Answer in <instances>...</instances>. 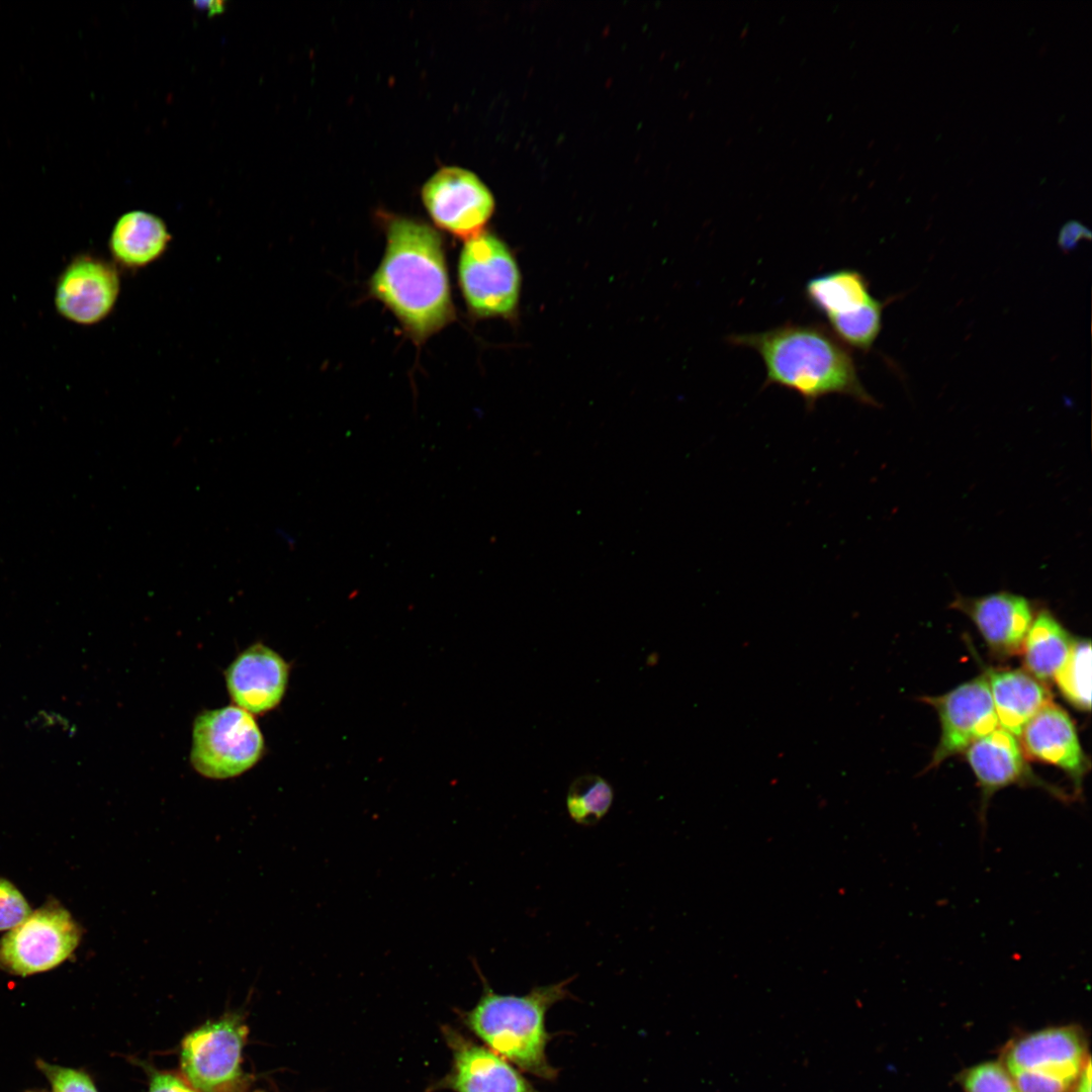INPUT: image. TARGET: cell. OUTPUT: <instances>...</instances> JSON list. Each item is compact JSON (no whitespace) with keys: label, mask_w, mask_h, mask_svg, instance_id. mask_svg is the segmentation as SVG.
<instances>
[{"label":"cell","mask_w":1092,"mask_h":1092,"mask_svg":"<svg viewBox=\"0 0 1092 1092\" xmlns=\"http://www.w3.org/2000/svg\"><path fill=\"white\" fill-rule=\"evenodd\" d=\"M386 247L368 282L417 343L436 334L455 316L443 240L429 224L391 216L385 223Z\"/></svg>","instance_id":"cell-1"},{"label":"cell","mask_w":1092,"mask_h":1092,"mask_svg":"<svg viewBox=\"0 0 1092 1092\" xmlns=\"http://www.w3.org/2000/svg\"><path fill=\"white\" fill-rule=\"evenodd\" d=\"M728 342L756 351L766 371L764 386L797 392L807 410L831 393L879 405L861 384L849 349L824 325L786 323L760 333L734 334Z\"/></svg>","instance_id":"cell-2"},{"label":"cell","mask_w":1092,"mask_h":1092,"mask_svg":"<svg viewBox=\"0 0 1092 1092\" xmlns=\"http://www.w3.org/2000/svg\"><path fill=\"white\" fill-rule=\"evenodd\" d=\"M483 991L476 1005L462 1013L464 1024L488 1049L520 1070L545 1080H553L558 1071L546 1055L551 1036L546 1029V1014L556 1003L572 998L568 985L573 978L537 986L523 996L494 992L480 974Z\"/></svg>","instance_id":"cell-3"},{"label":"cell","mask_w":1092,"mask_h":1092,"mask_svg":"<svg viewBox=\"0 0 1092 1092\" xmlns=\"http://www.w3.org/2000/svg\"><path fill=\"white\" fill-rule=\"evenodd\" d=\"M249 1028L242 1012H226L188 1032L181 1041L182 1076L198 1092H249L244 1070Z\"/></svg>","instance_id":"cell-4"},{"label":"cell","mask_w":1092,"mask_h":1092,"mask_svg":"<svg viewBox=\"0 0 1092 1092\" xmlns=\"http://www.w3.org/2000/svg\"><path fill=\"white\" fill-rule=\"evenodd\" d=\"M263 752L258 724L238 706L204 711L194 720L190 761L205 778L238 777L254 766Z\"/></svg>","instance_id":"cell-5"},{"label":"cell","mask_w":1092,"mask_h":1092,"mask_svg":"<svg viewBox=\"0 0 1092 1092\" xmlns=\"http://www.w3.org/2000/svg\"><path fill=\"white\" fill-rule=\"evenodd\" d=\"M458 280L469 310L477 316L509 315L517 306L519 268L506 244L492 234L483 232L465 241Z\"/></svg>","instance_id":"cell-6"},{"label":"cell","mask_w":1092,"mask_h":1092,"mask_svg":"<svg viewBox=\"0 0 1092 1092\" xmlns=\"http://www.w3.org/2000/svg\"><path fill=\"white\" fill-rule=\"evenodd\" d=\"M82 931L70 912L50 901L0 940V968L18 976L52 970L78 946Z\"/></svg>","instance_id":"cell-7"},{"label":"cell","mask_w":1092,"mask_h":1092,"mask_svg":"<svg viewBox=\"0 0 1092 1092\" xmlns=\"http://www.w3.org/2000/svg\"><path fill=\"white\" fill-rule=\"evenodd\" d=\"M422 199L437 226L464 241L483 233L494 208L487 187L459 167L436 172L424 185Z\"/></svg>","instance_id":"cell-8"},{"label":"cell","mask_w":1092,"mask_h":1092,"mask_svg":"<svg viewBox=\"0 0 1092 1092\" xmlns=\"http://www.w3.org/2000/svg\"><path fill=\"white\" fill-rule=\"evenodd\" d=\"M925 700L937 711L941 725L940 739L929 767L965 752L972 743L999 727L986 674L942 696Z\"/></svg>","instance_id":"cell-9"},{"label":"cell","mask_w":1092,"mask_h":1092,"mask_svg":"<svg viewBox=\"0 0 1092 1092\" xmlns=\"http://www.w3.org/2000/svg\"><path fill=\"white\" fill-rule=\"evenodd\" d=\"M120 291L117 269L91 256L72 261L61 274L55 302L60 314L79 325H93L113 309Z\"/></svg>","instance_id":"cell-10"},{"label":"cell","mask_w":1092,"mask_h":1092,"mask_svg":"<svg viewBox=\"0 0 1092 1092\" xmlns=\"http://www.w3.org/2000/svg\"><path fill=\"white\" fill-rule=\"evenodd\" d=\"M451 1071L436 1087L453 1092H540L506 1059L456 1030L446 1028Z\"/></svg>","instance_id":"cell-11"},{"label":"cell","mask_w":1092,"mask_h":1092,"mask_svg":"<svg viewBox=\"0 0 1092 1092\" xmlns=\"http://www.w3.org/2000/svg\"><path fill=\"white\" fill-rule=\"evenodd\" d=\"M950 607L973 621L996 656L1008 657L1022 651L1033 621L1031 605L1024 597L1009 592L958 597Z\"/></svg>","instance_id":"cell-12"},{"label":"cell","mask_w":1092,"mask_h":1092,"mask_svg":"<svg viewBox=\"0 0 1092 1092\" xmlns=\"http://www.w3.org/2000/svg\"><path fill=\"white\" fill-rule=\"evenodd\" d=\"M1082 1034L1075 1027L1039 1030L1013 1041L1004 1054L1008 1073L1033 1072L1073 1084L1085 1062Z\"/></svg>","instance_id":"cell-13"},{"label":"cell","mask_w":1092,"mask_h":1092,"mask_svg":"<svg viewBox=\"0 0 1092 1092\" xmlns=\"http://www.w3.org/2000/svg\"><path fill=\"white\" fill-rule=\"evenodd\" d=\"M289 667L274 650L256 643L241 652L225 670L228 692L243 710L262 714L282 700Z\"/></svg>","instance_id":"cell-14"},{"label":"cell","mask_w":1092,"mask_h":1092,"mask_svg":"<svg viewBox=\"0 0 1092 1092\" xmlns=\"http://www.w3.org/2000/svg\"><path fill=\"white\" fill-rule=\"evenodd\" d=\"M1019 737L1025 757L1058 766L1081 789L1088 760L1065 710L1050 703L1028 721Z\"/></svg>","instance_id":"cell-15"},{"label":"cell","mask_w":1092,"mask_h":1092,"mask_svg":"<svg viewBox=\"0 0 1092 1092\" xmlns=\"http://www.w3.org/2000/svg\"><path fill=\"white\" fill-rule=\"evenodd\" d=\"M965 753L982 792V824L991 796L1010 785L1031 783L1043 787L1061 799L1065 798L1061 791L1036 781L1027 768L1017 739L1000 726L972 743Z\"/></svg>","instance_id":"cell-16"},{"label":"cell","mask_w":1092,"mask_h":1092,"mask_svg":"<svg viewBox=\"0 0 1092 1092\" xmlns=\"http://www.w3.org/2000/svg\"><path fill=\"white\" fill-rule=\"evenodd\" d=\"M999 726L1020 735L1028 721L1052 703L1043 682L1019 669L986 673Z\"/></svg>","instance_id":"cell-17"},{"label":"cell","mask_w":1092,"mask_h":1092,"mask_svg":"<svg viewBox=\"0 0 1092 1092\" xmlns=\"http://www.w3.org/2000/svg\"><path fill=\"white\" fill-rule=\"evenodd\" d=\"M170 241L167 225L159 216L133 210L124 213L115 222L109 249L113 259L121 266L139 269L161 258Z\"/></svg>","instance_id":"cell-18"},{"label":"cell","mask_w":1092,"mask_h":1092,"mask_svg":"<svg viewBox=\"0 0 1092 1092\" xmlns=\"http://www.w3.org/2000/svg\"><path fill=\"white\" fill-rule=\"evenodd\" d=\"M1074 642L1050 612L1040 611L1033 618L1021 651L1026 671L1041 682L1054 678L1067 660Z\"/></svg>","instance_id":"cell-19"},{"label":"cell","mask_w":1092,"mask_h":1092,"mask_svg":"<svg viewBox=\"0 0 1092 1092\" xmlns=\"http://www.w3.org/2000/svg\"><path fill=\"white\" fill-rule=\"evenodd\" d=\"M809 304L826 320L851 313L874 297L866 277L853 269H837L811 278L805 285Z\"/></svg>","instance_id":"cell-20"},{"label":"cell","mask_w":1092,"mask_h":1092,"mask_svg":"<svg viewBox=\"0 0 1092 1092\" xmlns=\"http://www.w3.org/2000/svg\"><path fill=\"white\" fill-rule=\"evenodd\" d=\"M613 798V789L604 778L593 774L582 775L568 789L567 812L577 824L595 825L609 812Z\"/></svg>","instance_id":"cell-21"},{"label":"cell","mask_w":1092,"mask_h":1092,"mask_svg":"<svg viewBox=\"0 0 1092 1092\" xmlns=\"http://www.w3.org/2000/svg\"><path fill=\"white\" fill-rule=\"evenodd\" d=\"M1066 700L1082 711L1091 706V644L1089 640H1075L1072 650L1054 676Z\"/></svg>","instance_id":"cell-22"},{"label":"cell","mask_w":1092,"mask_h":1092,"mask_svg":"<svg viewBox=\"0 0 1092 1092\" xmlns=\"http://www.w3.org/2000/svg\"><path fill=\"white\" fill-rule=\"evenodd\" d=\"M885 304L874 297L856 311L827 318L830 331L844 345L867 352L882 330Z\"/></svg>","instance_id":"cell-23"},{"label":"cell","mask_w":1092,"mask_h":1092,"mask_svg":"<svg viewBox=\"0 0 1092 1092\" xmlns=\"http://www.w3.org/2000/svg\"><path fill=\"white\" fill-rule=\"evenodd\" d=\"M963 1085L966 1092H1020L1009 1073L994 1062L969 1069L963 1076Z\"/></svg>","instance_id":"cell-24"},{"label":"cell","mask_w":1092,"mask_h":1092,"mask_svg":"<svg viewBox=\"0 0 1092 1092\" xmlns=\"http://www.w3.org/2000/svg\"><path fill=\"white\" fill-rule=\"evenodd\" d=\"M37 1067L49 1080L52 1092H97L88 1074L82 1070L53 1065L38 1060Z\"/></svg>","instance_id":"cell-25"},{"label":"cell","mask_w":1092,"mask_h":1092,"mask_svg":"<svg viewBox=\"0 0 1092 1092\" xmlns=\"http://www.w3.org/2000/svg\"><path fill=\"white\" fill-rule=\"evenodd\" d=\"M30 913L29 905L18 889L0 878V931L14 928Z\"/></svg>","instance_id":"cell-26"},{"label":"cell","mask_w":1092,"mask_h":1092,"mask_svg":"<svg viewBox=\"0 0 1092 1092\" xmlns=\"http://www.w3.org/2000/svg\"><path fill=\"white\" fill-rule=\"evenodd\" d=\"M1010 1075L1020 1092H1070L1072 1085L1056 1077L1033 1072L1021 1071Z\"/></svg>","instance_id":"cell-27"},{"label":"cell","mask_w":1092,"mask_h":1092,"mask_svg":"<svg viewBox=\"0 0 1092 1092\" xmlns=\"http://www.w3.org/2000/svg\"><path fill=\"white\" fill-rule=\"evenodd\" d=\"M148 1079V1092H198L189 1082L173 1071L159 1070L152 1065L141 1063Z\"/></svg>","instance_id":"cell-28"},{"label":"cell","mask_w":1092,"mask_h":1092,"mask_svg":"<svg viewBox=\"0 0 1092 1092\" xmlns=\"http://www.w3.org/2000/svg\"><path fill=\"white\" fill-rule=\"evenodd\" d=\"M1081 239H1091V232L1078 221L1068 222L1061 231L1059 245L1064 251L1073 250Z\"/></svg>","instance_id":"cell-29"},{"label":"cell","mask_w":1092,"mask_h":1092,"mask_svg":"<svg viewBox=\"0 0 1092 1092\" xmlns=\"http://www.w3.org/2000/svg\"><path fill=\"white\" fill-rule=\"evenodd\" d=\"M1076 1080L1074 1092H1091V1062L1089 1058H1087Z\"/></svg>","instance_id":"cell-30"},{"label":"cell","mask_w":1092,"mask_h":1092,"mask_svg":"<svg viewBox=\"0 0 1092 1092\" xmlns=\"http://www.w3.org/2000/svg\"><path fill=\"white\" fill-rule=\"evenodd\" d=\"M26 1092H38V1091L31 1090V1091H26Z\"/></svg>","instance_id":"cell-31"}]
</instances>
